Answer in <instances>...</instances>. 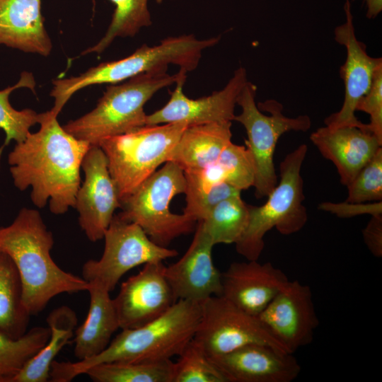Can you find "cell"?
<instances>
[{"mask_svg": "<svg viewBox=\"0 0 382 382\" xmlns=\"http://www.w3.org/2000/svg\"><path fill=\"white\" fill-rule=\"evenodd\" d=\"M38 123L40 129L9 153L10 173L19 190L32 187L35 206L43 208L49 201L52 214H63L74 208L81 163L91 146L66 132L51 110L40 113Z\"/></svg>", "mask_w": 382, "mask_h": 382, "instance_id": "1", "label": "cell"}, {"mask_svg": "<svg viewBox=\"0 0 382 382\" xmlns=\"http://www.w3.org/2000/svg\"><path fill=\"white\" fill-rule=\"evenodd\" d=\"M40 212L23 208L8 226L0 227V250L16 265L23 287V301L32 315L44 310L50 301L63 293L87 291L83 278L60 268L51 257L54 245Z\"/></svg>", "mask_w": 382, "mask_h": 382, "instance_id": "2", "label": "cell"}, {"mask_svg": "<svg viewBox=\"0 0 382 382\" xmlns=\"http://www.w3.org/2000/svg\"><path fill=\"white\" fill-rule=\"evenodd\" d=\"M202 302L178 300L163 315L138 328L122 329L99 354L76 362L54 360L50 381L69 382L105 362L158 361L179 356L194 337Z\"/></svg>", "mask_w": 382, "mask_h": 382, "instance_id": "3", "label": "cell"}, {"mask_svg": "<svg viewBox=\"0 0 382 382\" xmlns=\"http://www.w3.org/2000/svg\"><path fill=\"white\" fill-rule=\"evenodd\" d=\"M220 38L198 39L192 34L167 37L156 45L144 44L125 58L101 63L78 76L54 80L51 110L58 116L74 93L88 86L125 81L170 64L187 74L198 66L203 52L218 44Z\"/></svg>", "mask_w": 382, "mask_h": 382, "instance_id": "4", "label": "cell"}, {"mask_svg": "<svg viewBox=\"0 0 382 382\" xmlns=\"http://www.w3.org/2000/svg\"><path fill=\"white\" fill-rule=\"evenodd\" d=\"M167 70L156 69L108 87L93 110L63 128L91 146H99L105 139L145 126V104L160 90L187 77L183 71L170 74Z\"/></svg>", "mask_w": 382, "mask_h": 382, "instance_id": "5", "label": "cell"}, {"mask_svg": "<svg viewBox=\"0 0 382 382\" xmlns=\"http://www.w3.org/2000/svg\"><path fill=\"white\" fill-rule=\"evenodd\" d=\"M308 147L299 145L288 154L280 163V180L267 196L261 206L249 205V221L247 228L235 243L238 253L248 260L259 259L265 245V235L275 228L283 235L299 231L308 219L306 207L303 204V182L301 166Z\"/></svg>", "mask_w": 382, "mask_h": 382, "instance_id": "6", "label": "cell"}, {"mask_svg": "<svg viewBox=\"0 0 382 382\" xmlns=\"http://www.w3.org/2000/svg\"><path fill=\"white\" fill-rule=\"evenodd\" d=\"M187 127L182 122L145 125L100 144L120 201L168 161Z\"/></svg>", "mask_w": 382, "mask_h": 382, "instance_id": "7", "label": "cell"}, {"mask_svg": "<svg viewBox=\"0 0 382 382\" xmlns=\"http://www.w3.org/2000/svg\"><path fill=\"white\" fill-rule=\"evenodd\" d=\"M183 170L167 161L142 183L132 194L120 201L122 219L139 226L155 243L167 247L175 238L190 233L197 223L185 214L170 212L173 197L185 193Z\"/></svg>", "mask_w": 382, "mask_h": 382, "instance_id": "8", "label": "cell"}, {"mask_svg": "<svg viewBox=\"0 0 382 382\" xmlns=\"http://www.w3.org/2000/svg\"><path fill=\"white\" fill-rule=\"evenodd\" d=\"M256 93L257 86L248 81L237 99L241 112L235 115L233 121L241 123L246 131V147L256 168L255 195L260 199L267 197L277 184L274 153L279 137L290 131H308L311 120L306 115L295 117L284 115L283 105L274 99L257 105Z\"/></svg>", "mask_w": 382, "mask_h": 382, "instance_id": "9", "label": "cell"}, {"mask_svg": "<svg viewBox=\"0 0 382 382\" xmlns=\"http://www.w3.org/2000/svg\"><path fill=\"white\" fill-rule=\"evenodd\" d=\"M103 238L101 257L89 260L82 267V277L110 292L130 270L150 262H163L175 257V250L153 242L137 224L114 215Z\"/></svg>", "mask_w": 382, "mask_h": 382, "instance_id": "10", "label": "cell"}, {"mask_svg": "<svg viewBox=\"0 0 382 382\" xmlns=\"http://www.w3.org/2000/svg\"><path fill=\"white\" fill-rule=\"evenodd\" d=\"M193 339L210 357L251 344H265L286 352L257 316L222 296H212L202 302L201 318Z\"/></svg>", "mask_w": 382, "mask_h": 382, "instance_id": "11", "label": "cell"}, {"mask_svg": "<svg viewBox=\"0 0 382 382\" xmlns=\"http://www.w3.org/2000/svg\"><path fill=\"white\" fill-rule=\"evenodd\" d=\"M257 318L291 354L313 341L319 323L311 289L297 280H289Z\"/></svg>", "mask_w": 382, "mask_h": 382, "instance_id": "12", "label": "cell"}, {"mask_svg": "<svg viewBox=\"0 0 382 382\" xmlns=\"http://www.w3.org/2000/svg\"><path fill=\"white\" fill-rule=\"evenodd\" d=\"M345 21L334 30V39L346 49L345 63L340 68V77L345 85V97L339 111L325 120V126L338 127L357 126L366 127L355 115L360 99L368 92L376 71L382 67L381 57H373L366 46L355 35L350 0L344 4Z\"/></svg>", "mask_w": 382, "mask_h": 382, "instance_id": "13", "label": "cell"}, {"mask_svg": "<svg viewBox=\"0 0 382 382\" xmlns=\"http://www.w3.org/2000/svg\"><path fill=\"white\" fill-rule=\"evenodd\" d=\"M81 168L85 178L77 192L74 208L79 223L92 242L103 238L120 199L100 146H91L83 157Z\"/></svg>", "mask_w": 382, "mask_h": 382, "instance_id": "14", "label": "cell"}, {"mask_svg": "<svg viewBox=\"0 0 382 382\" xmlns=\"http://www.w3.org/2000/svg\"><path fill=\"white\" fill-rule=\"evenodd\" d=\"M186 79L175 83L167 103L147 115L146 125L182 122L187 126L233 121L238 97L248 81L245 68L235 70L232 77L221 90L199 98H190L183 87Z\"/></svg>", "mask_w": 382, "mask_h": 382, "instance_id": "15", "label": "cell"}, {"mask_svg": "<svg viewBox=\"0 0 382 382\" xmlns=\"http://www.w3.org/2000/svg\"><path fill=\"white\" fill-rule=\"evenodd\" d=\"M163 262L144 265L121 284L113 299L120 328L141 326L163 315L176 301L166 278Z\"/></svg>", "mask_w": 382, "mask_h": 382, "instance_id": "16", "label": "cell"}, {"mask_svg": "<svg viewBox=\"0 0 382 382\" xmlns=\"http://www.w3.org/2000/svg\"><path fill=\"white\" fill-rule=\"evenodd\" d=\"M214 246L201 224L197 222L187 251L179 260L165 267V276L176 301L202 302L212 296H221V272L212 260Z\"/></svg>", "mask_w": 382, "mask_h": 382, "instance_id": "17", "label": "cell"}, {"mask_svg": "<svg viewBox=\"0 0 382 382\" xmlns=\"http://www.w3.org/2000/svg\"><path fill=\"white\" fill-rule=\"evenodd\" d=\"M210 359L228 382H291L301 369L293 354L265 344L248 345Z\"/></svg>", "mask_w": 382, "mask_h": 382, "instance_id": "18", "label": "cell"}, {"mask_svg": "<svg viewBox=\"0 0 382 382\" xmlns=\"http://www.w3.org/2000/svg\"><path fill=\"white\" fill-rule=\"evenodd\" d=\"M257 260L235 262L221 272V296L255 316L289 280L271 262L260 263Z\"/></svg>", "mask_w": 382, "mask_h": 382, "instance_id": "19", "label": "cell"}, {"mask_svg": "<svg viewBox=\"0 0 382 382\" xmlns=\"http://www.w3.org/2000/svg\"><path fill=\"white\" fill-rule=\"evenodd\" d=\"M310 139L322 156L335 165L340 183L345 186L354 180L382 146V141L369 126H325L313 132Z\"/></svg>", "mask_w": 382, "mask_h": 382, "instance_id": "20", "label": "cell"}, {"mask_svg": "<svg viewBox=\"0 0 382 382\" xmlns=\"http://www.w3.org/2000/svg\"><path fill=\"white\" fill-rule=\"evenodd\" d=\"M40 4L41 0H0V45L49 55L52 46Z\"/></svg>", "mask_w": 382, "mask_h": 382, "instance_id": "21", "label": "cell"}, {"mask_svg": "<svg viewBox=\"0 0 382 382\" xmlns=\"http://www.w3.org/2000/svg\"><path fill=\"white\" fill-rule=\"evenodd\" d=\"M231 122L188 126L170 152L168 161L185 173L201 170L216 161L231 142Z\"/></svg>", "mask_w": 382, "mask_h": 382, "instance_id": "22", "label": "cell"}, {"mask_svg": "<svg viewBox=\"0 0 382 382\" xmlns=\"http://www.w3.org/2000/svg\"><path fill=\"white\" fill-rule=\"evenodd\" d=\"M90 305L83 323L75 330L74 355L79 360L95 357L110 344L112 335L120 328L113 299L110 291L88 283Z\"/></svg>", "mask_w": 382, "mask_h": 382, "instance_id": "23", "label": "cell"}, {"mask_svg": "<svg viewBox=\"0 0 382 382\" xmlns=\"http://www.w3.org/2000/svg\"><path fill=\"white\" fill-rule=\"evenodd\" d=\"M50 338L43 347L9 382H47L54 357L74 336L78 323L75 311L68 306L52 310L47 317Z\"/></svg>", "mask_w": 382, "mask_h": 382, "instance_id": "24", "label": "cell"}, {"mask_svg": "<svg viewBox=\"0 0 382 382\" xmlns=\"http://www.w3.org/2000/svg\"><path fill=\"white\" fill-rule=\"evenodd\" d=\"M30 314L23 301L20 274L12 259L0 250V330L12 338L28 330Z\"/></svg>", "mask_w": 382, "mask_h": 382, "instance_id": "25", "label": "cell"}, {"mask_svg": "<svg viewBox=\"0 0 382 382\" xmlns=\"http://www.w3.org/2000/svg\"><path fill=\"white\" fill-rule=\"evenodd\" d=\"M174 362H105L88 369L84 374L95 382H172Z\"/></svg>", "mask_w": 382, "mask_h": 382, "instance_id": "26", "label": "cell"}, {"mask_svg": "<svg viewBox=\"0 0 382 382\" xmlns=\"http://www.w3.org/2000/svg\"><path fill=\"white\" fill-rule=\"evenodd\" d=\"M249 204L241 195L226 199L216 205L199 222L214 245L236 243L249 221Z\"/></svg>", "mask_w": 382, "mask_h": 382, "instance_id": "27", "label": "cell"}, {"mask_svg": "<svg viewBox=\"0 0 382 382\" xmlns=\"http://www.w3.org/2000/svg\"><path fill=\"white\" fill-rule=\"evenodd\" d=\"M49 327H34L14 339L0 330V382H9L50 338Z\"/></svg>", "mask_w": 382, "mask_h": 382, "instance_id": "28", "label": "cell"}, {"mask_svg": "<svg viewBox=\"0 0 382 382\" xmlns=\"http://www.w3.org/2000/svg\"><path fill=\"white\" fill-rule=\"evenodd\" d=\"M115 5L110 25L105 35L83 54L103 52L116 38L133 37L142 28L152 24L148 0H110Z\"/></svg>", "mask_w": 382, "mask_h": 382, "instance_id": "29", "label": "cell"}, {"mask_svg": "<svg viewBox=\"0 0 382 382\" xmlns=\"http://www.w3.org/2000/svg\"><path fill=\"white\" fill-rule=\"evenodd\" d=\"M35 86L33 74L23 71L16 84L0 91V129L6 134L0 153L12 140L16 143L23 141L30 133V128L38 123L40 113L31 109L17 110L9 102V96L14 90L28 88L34 91Z\"/></svg>", "mask_w": 382, "mask_h": 382, "instance_id": "30", "label": "cell"}, {"mask_svg": "<svg viewBox=\"0 0 382 382\" xmlns=\"http://www.w3.org/2000/svg\"><path fill=\"white\" fill-rule=\"evenodd\" d=\"M173 365L172 382H228L202 347L192 338Z\"/></svg>", "mask_w": 382, "mask_h": 382, "instance_id": "31", "label": "cell"}, {"mask_svg": "<svg viewBox=\"0 0 382 382\" xmlns=\"http://www.w3.org/2000/svg\"><path fill=\"white\" fill-rule=\"evenodd\" d=\"M214 163L226 183L241 191L253 187L256 168L252 154L246 146L231 141Z\"/></svg>", "mask_w": 382, "mask_h": 382, "instance_id": "32", "label": "cell"}, {"mask_svg": "<svg viewBox=\"0 0 382 382\" xmlns=\"http://www.w3.org/2000/svg\"><path fill=\"white\" fill-rule=\"evenodd\" d=\"M346 202L366 203L382 200V147L347 186Z\"/></svg>", "mask_w": 382, "mask_h": 382, "instance_id": "33", "label": "cell"}, {"mask_svg": "<svg viewBox=\"0 0 382 382\" xmlns=\"http://www.w3.org/2000/svg\"><path fill=\"white\" fill-rule=\"evenodd\" d=\"M241 190L222 182L207 190H185L186 205L183 214L195 221L204 220L212 209L221 201L241 195Z\"/></svg>", "mask_w": 382, "mask_h": 382, "instance_id": "34", "label": "cell"}, {"mask_svg": "<svg viewBox=\"0 0 382 382\" xmlns=\"http://www.w3.org/2000/svg\"><path fill=\"white\" fill-rule=\"evenodd\" d=\"M356 111L369 115V129L382 141V67L375 73L370 88L358 102Z\"/></svg>", "mask_w": 382, "mask_h": 382, "instance_id": "35", "label": "cell"}, {"mask_svg": "<svg viewBox=\"0 0 382 382\" xmlns=\"http://www.w3.org/2000/svg\"><path fill=\"white\" fill-rule=\"evenodd\" d=\"M319 209L332 212L340 217H350L359 214H369L371 216L382 214V202L374 203H353L345 202L342 203L323 202Z\"/></svg>", "mask_w": 382, "mask_h": 382, "instance_id": "36", "label": "cell"}, {"mask_svg": "<svg viewBox=\"0 0 382 382\" xmlns=\"http://www.w3.org/2000/svg\"><path fill=\"white\" fill-rule=\"evenodd\" d=\"M364 243L371 254L382 256V214L371 216V219L362 231Z\"/></svg>", "mask_w": 382, "mask_h": 382, "instance_id": "37", "label": "cell"}, {"mask_svg": "<svg viewBox=\"0 0 382 382\" xmlns=\"http://www.w3.org/2000/svg\"><path fill=\"white\" fill-rule=\"evenodd\" d=\"M364 1L366 6V17L369 19L375 18L382 11V0Z\"/></svg>", "mask_w": 382, "mask_h": 382, "instance_id": "38", "label": "cell"}, {"mask_svg": "<svg viewBox=\"0 0 382 382\" xmlns=\"http://www.w3.org/2000/svg\"><path fill=\"white\" fill-rule=\"evenodd\" d=\"M164 0H155V1L158 4H161V2H163Z\"/></svg>", "mask_w": 382, "mask_h": 382, "instance_id": "39", "label": "cell"}]
</instances>
